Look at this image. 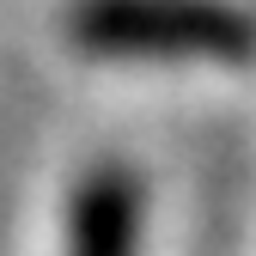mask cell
Here are the masks:
<instances>
[{"mask_svg": "<svg viewBox=\"0 0 256 256\" xmlns=\"http://www.w3.org/2000/svg\"><path fill=\"white\" fill-rule=\"evenodd\" d=\"M74 43L134 61H250L256 12L244 0H80Z\"/></svg>", "mask_w": 256, "mask_h": 256, "instance_id": "obj_1", "label": "cell"}, {"mask_svg": "<svg viewBox=\"0 0 256 256\" xmlns=\"http://www.w3.org/2000/svg\"><path fill=\"white\" fill-rule=\"evenodd\" d=\"M68 256H140V183L104 165L68 202Z\"/></svg>", "mask_w": 256, "mask_h": 256, "instance_id": "obj_2", "label": "cell"}]
</instances>
